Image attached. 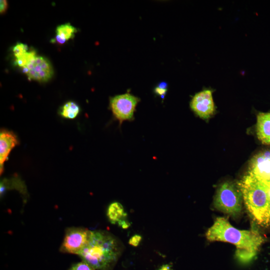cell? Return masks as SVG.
Returning a JSON list of instances; mask_svg holds the SVG:
<instances>
[{
    "instance_id": "obj_19",
    "label": "cell",
    "mask_w": 270,
    "mask_h": 270,
    "mask_svg": "<svg viewBox=\"0 0 270 270\" xmlns=\"http://www.w3.org/2000/svg\"><path fill=\"white\" fill-rule=\"evenodd\" d=\"M119 226L123 229L128 228L130 226V222H128L126 218L120 220L118 222Z\"/></svg>"
},
{
    "instance_id": "obj_8",
    "label": "cell",
    "mask_w": 270,
    "mask_h": 270,
    "mask_svg": "<svg viewBox=\"0 0 270 270\" xmlns=\"http://www.w3.org/2000/svg\"><path fill=\"white\" fill-rule=\"evenodd\" d=\"M23 70L29 80L39 82L48 81L54 74L53 68L50 62L46 58L40 56H36Z\"/></svg>"
},
{
    "instance_id": "obj_4",
    "label": "cell",
    "mask_w": 270,
    "mask_h": 270,
    "mask_svg": "<svg viewBox=\"0 0 270 270\" xmlns=\"http://www.w3.org/2000/svg\"><path fill=\"white\" fill-rule=\"evenodd\" d=\"M242 194L238 184L227 181L218 188L214 205L217 210L236 218L242 212Z\"/></svg>"
},
{
    "instance_id": "obj_20",
    "label": "cell",
    "mask_w": 270,
    "mask_h": 270,
    "mask_svg": "<svg viewBox=\"0 0 270 270\" xmlns=\"http://www.w3.org/2000/svg\"><path fill=\"white\" fill-rule=\"evenodd\" d=\"M8 4L6 0H1L0 1V14H4L7 10Z\"/></svg>"
},
{
    "instance_id": "obj_22",
    "label": "cell",
    "mask_w": 270,
    "mask_h": 270,
    "mask_svg": "<svg viewBox=\"0 0 270 270\" xmlns=\"http://www.w3.org/2000/svg\"><path fill=\"white\" fill-rule=\"evenodd\" d=\"M158 270H170V266L168 264L162 266Z\"/></svg>"
},
{
    "instance_id": "obj_17",
    "label": "cell",
    "mask_w": 270,
    "mask_h": 270,
    "mask_svg": "<svg viewBox=\"0 0 270 270\" xmlns=\"http://www.w3.org/2000/svg\"><path fill=\"white\" fill-rule=\"evenodd\" d=\"M69 270H94L89 264L82 261L72 265Z\"/></svg>"
},
{
    "instance_id": "obj_23",
    "label": "cell",
    "mask_w": 270,
    "mask_h": 270,
    "mask_svg": "<svg viewBox=\"0 0 270 270\" xmlns=\"http://www.w3.org/2000/svg\"><path fill=\"white\" fill-rule=\"evenodd\" d=\"M266 183V184L267 186H268V192H269V194H270V181L269 182H265Z\"/></svg>"
},
{
    "instance_id": "obj_10",
    "label": "cell",
    "mask_w": 270,
    "mask_h": 270,
    "mask_svg": "<svg viewBox=\"0 0 270 270\" xmlns=\"http://www.w3.org/2000/svg\"><path fill=\"white\" fill-rule=\"evenodd\" d=\"M19 144L16 136L12 131L2 129L0 132V172H4V163L12 149Z\"/></svg>"
},
{
    "instance_id": "obj_6",
    "label": "cell",
    "mask_w": 270,
    "mask_h": 270,
    "mask_svg": "<svg viewBox=\"0 0 270 270\" xmlns=\"http://www.w3.org/2000/svg\"><path fill=\"white\" fill-rule=\"evenodd\" d=\"M91 232L92 231L84 228H67L60 248V251L78 255L88 243Z\"/></svg>"
},
{
    "instance_id": "obj_5",
    "label": "cell",
    "mask_w": 270,
    "mask_h": 270,
    "mask_svg": "<svg viewBox=\"0 0 270 270\" xmlns=\"http://www.w3.org/2000/svg\"><path fill=\"white\" fill-rule=\"evenodd\" d=\"M140 99L130 94L118 95L110 98V108L120 125L124 120H132Z\"/></svg>"
},
{
    "instance_id": "obj_11",
    "label": "cell",
    "mask_w": 270,
    "mask_h": 270,
    "mask_svg": "<svg viewBox=\"0 0 270 270\" xmlns=\"http://www.w3.org/2000/svg\"><path fill=\"white\" fill-rule=\"evenodd\" d=\"M256 134L263 144L270 145V112H260L257 116Z\"/></svg>"
},
{
    "instance_id": "obj_21",
    "label": "cell",
    "mask_w": 270,
    "mask_h": 270,
    "mask_svg": "<svg viewBox=\"0 0 270 270\" xmlns=\"http://www.w3.org/2000/svg\"><path fill=\"white\" fill-rule=\"evenodd\" d=\"M166 88H162L158 86L156 87L154 89L155 93L162 96V95H164L166 94Z\"/></svg>"
},
{
    "instance_id": "obj_9",
    "label": "cell",
    "mask_w": 270,
    "mask_h": 270,
    "mask_svg": "<svg viewBox=\"0 0 270 270\" xmlns=\"http://www.w3.org/2000/svg\"><path fill=\"white\" fill-rule=\"evenodd\" d=\"M190 108L200 118H210L214 112L212 91L204 90L196 94L191 100Z\"/></svg>"
},
{
    "instance_id": "obj_15",
    "label": "cell",
    "mask_w": 270,
    "mask_h": 270,
    "mask_svg": "<svg viewBox=\"0 0 270 270\" xmlns=\"http://www.w3.org/2000/svg\"><path fill=\"white\" fill-rule=\"evenodd\" d=\"M36 56L35 51L27 52L20 57L16 58V63L18 66L24 68L29 65Z\"/></svg>"
},
{
    "instance_id": "obj_1",
    "label": "cell",
    "mask_w": 270,
    "mask_h": 270,
    "mask_svg": "<svg viewBox=\"0 0 270 270\" xmlns=\"http://www.w3.org/2000/svg\"><path fill=\"white\" fill-rule=\"evenodd\" d=\"M120 253L118 240L104 231H92L90 239L78 254L83 261L94 269L110 270Z\"/></svg>"
},
{
    "instance_id": "obj_14",
    "label": "cell",
    "mask_w": 270,
    "mask_h": 270,
    "mask_svg": "<svg viewBox=\"0 0 270 270\" xmlns=\"http://www.w3.org/2000/svg\"><path fill=\"white\" fill-rule=\"evenodd\" d=\"M80 112L78 105L74 102L69 101L61 107L59 114L64 118L74 119L78 116Z\"/></svg>"
},
{
    "instance_id": "obj_13",
    "label": "cell",
    "mask_w": 270,
    "mask_h": 270,
    "mask_svg": "<svg viewBox=\"0 0 270 270\" xmlns=\"http://www.w3.org/2000/svg\"><path fill=\"white\" fill-rule=\"evenodd\" d=\"M77 29L70 23L58 26L56 29V40L58 44H62L74 38Z\"/></svg>"
},
{
    "instance_id": "obj_18",
    "label": "cell",
    "mask_w": 270,
    "mask_h": 270,
    "mask_svg": "<svg viewBox=\"0 0 270 270\" xmlns=\"http://www.w3.org/2000/svg\"><path fill=\"white\" fill-rule=\"evenodd\" d=\"M142 240V236L139 234H134L132 236L128 241V244L132 246H137L139 245Z\"/></svg>"
},
{
    "instance_id": "obj_16",
    "label": "cell",
    "mask_w": 270,
    "mask_h": 270,
    "mask_svg": "<svg viewBox=\"0 0 270 270\" xmlns=\"http://www.w3.org/2000/svg\"><path fill=\"white\" fill-rule=\"evenodd\" d=\"M28 46L26 44L20 42L17 43L12 48L14 54L16 58H18L26 52Z\"/></svg>"
},
{
    "instance_id": "obj_2",
    "label": "cell",
    "mask_w": 270,
    "mask_h": 270,
    "mask_svg": "<svg viewBox=\"0 0 270 270\" xmlns=\"http://www.w3.org/2000/svg\"><path fill=\"white\" fill-rule=\"evenodd\" d=\"M237 184L253 220L262 227L270 226V196L266 182L247 174Z\"/></svg>"
},
{
    "instance_id": "obj_3",
    "label": "cell",
    "mask_w": 270,
    "mask_h": 270,
    "mask_svg": "<svg viewBox=\"0 0 270 270\" xmlns=\"http://www.w3.org/2000/svg\"><path fill=\"white\" fill-rule=\"evenodd\" d=\"M208 240L230 243L236 250L246 251L256 255L264 242V238L256 230H240L232 226L224 218H217L206 234Z\"/></svg>"
},
{
    "instance_id": "obj_7",
    "label": "cell",
    "mask_w": 270,
    "mask_h": 270,
    "mask_svg": "<svg viewBox=\"0 0 270 270\" xmlns=\"http://www.w3.org/2000/svg\"><path fill=\"white\" fill-rule=\"evenodd\" d=\"M248 174L262 181H270V149L260 151L251 158Z\"/></svg>"
},
{
    "instance_id": "obj_12",
    "label": "cell",
    "mask_w": 270,
    "mask_h": 270,
    "mask_svg": "<svg viewBox=\"0 0 270 270\" xmlns=\"http://www.w3.org/2000/svg\"><path fill=\"white\" fill-rule=\"evenodd\" d=\"M106 216L112 224H116L120 220L126 218L127 214L120 203L114 202L108 206L106 210Z\"/></svg>"
}]
</instances>
